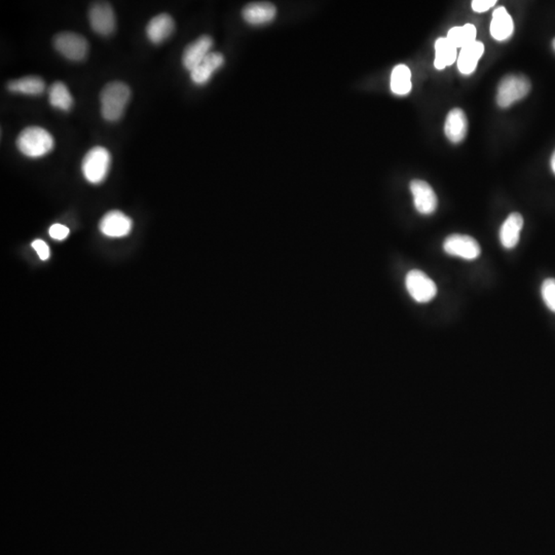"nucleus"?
Wrapping results in <instances>:
<instances>
[{
    "label": "nucleus",
    "mask_w": 555,
    "mask_h": 555,
    "mask_svg": "<svg viewBox=\"0 0 555 555\" xmlns=\"http://www.w3.org/2000/svg\"><path fill=\"white\" fill-rule=\"evenodd\" d=\"M130 88L121 81L108 83L100 95L102 117L108 122H117L124 115L130 100Z\"/></svg>",
    "instance_id": "1"
},
{
    "label": "nucleus",
    "mask_w": 555,
    "mask_h": 555,
    "mask_svg": "<svg viewBox=\"0 0 555 555\" xmlns=\"http://www.w3.org/2000/svg\"><path fill=\"white\" fill-rule=\"evenodd\" d=\"M17 146L23 155L40 158L47 155L55 146L53 136L40 127H28L20 133Z\"/></svg>",
    "instance_id": "2"
},
{
    "label": "nucleus",
    "mask_w": 555,
    "mask_h": 555,
    "mask_svg": "<svg viewBox=\"0 0 555 555\" xmlns=\"http://www.w3.org/2000/svg\"><path fill=\"white\" fill-rule=\"evenodd\" d=\"M111 156L104 147L96 146L88 151L81 164L83 176L93 185H99L105 180L110 171Z\"/></svg>",
    "instance_id": "3"
},
{
    "label": "nucleus",
    "mask_w": 555,
    "mask_h": 555,
    "mask_svg": "<svg viewBox=\"0 0 555 555\" xmlns=\"http://www.w3.org/2000/svg\"><path fill=\"white\" fill-rule=\"evenodd\" d=\"M531 90L529 78L523 76H508L501 81L498 88L497 102L500 107L506 108L522 100Z\"/></svg>",
    "instance_id": "4"
},
{
    "label": "nucleus",
    "mask_w": 555,
    "mask_h": 555,
    "mask_svg": "<svg viewBox=\"0 0 555 555\" xmlns=\"http://www.w3.org/2000/svg\"><path fill=\"white\" fill-rule=\"evenodd\" d=\"M405 284L411 298L418 303H429L436 296V284L419 269H412L407 274Z\"/></svg>",
    "instance_id": "5"
},
{
    "label": "nucleus",
    "mask_w": 555,
    "mask_h": 555,
    "mask_svg": "<svg viewBox=\"0 0 555 555\" xmlns=\"http://www.w3.org/2000/svg\"><path fill=\"white\" fill-rule=\"evenodd\" d=\"M54 45L61 55L71 61L83 60L89 49L86 38L72 33L58 34L54 40Z\"/></svg>",
    "instance_id": "6"
},
{
    "label": "nucleus",
    "mask_w": 555,
    "mask_h": 555,
    "mask_svg": "<svg viewBox=\"0 0 555 555\" xmlns=\"http://www.w3.org/2000/svg\"><path fill=\"white\" fill-rule=\"evenodd\" d=\"M443 249L448 255L464 258L466 260L477 259L481 252L477 240L470 235H455L446 238Z\"/></svg>",
    "instance_id": "7"
},
{
    "label": "nucleus",
    "mask_w": 555,
    "mask_h": 555,
    "mask_svg": "<svg viewBox=\"0 0 555 555\" xmlns=\"http://www.w3.org/2000/svg\"><path fill=\"white\" fill-rule=\"evenodd\" d=\"M90 27L95 33L107 36L115 31L117 20L115 11L108 4H96L89 11Z\"/></svg>",
    "instance_id": "8"
},
{
    "label": "nucleus",
    "mask_w": 555,
    "mask_h": 555,
    "mask_svg": "<svg viewBox=\"0 0 555 555\" xmlns=\"http://www.w3.org/2000/svg\"><path fill=\"white\" fill-rule=\"evenodd\" d=\"M411 190L414 196V207L423 215L432 214L437 208V197L429 183L423 180H412Z\"/></svg>",
    "instance_id": "9"
},
{
    "label": "nucleus",
    "mask_w": 555,
    "mask_h": 555,
    "mask_svg": "<svg viewBox=\"0 0 555 555\" xmlns=\"http://www.w3.org/2000/svg\"><path fill=\"white\" fill-rule=\"evenodd\" d=\"M132 226V221L124 213L110 211L101 219L99 228L106 237L122 238L130 233Z\"/></svg>",
    "instance_id": "10"
},
{
    "label": "nucleus",
    "mask_w": 555,
    "mask_h": 555,
    "mask_svg": "<svg viewBox=\"0 0 555 555\" xmlns=\"http://www.w3.org/2000/svg\"><path fill=\"white\" fill-rule=\"evenodd\" d=\"M213 45L212 38L208 35H203L194 40V42L187 45L183 52L182 63L183 66L189 71H192L197 66L201 64V61L210 54Z\"/></svg>",
    "instance_id": "11"
},
{
    "label": "nucleus",
    "mask_w": 555,
    "mask_h": 555,
    "mask_svg": "<svg viewBox=\"0 0 555 555\" xmlns=\"http://www.w3.org/2000/svg\"><path fill=\"white\" fill-rule=\"evenodd\" d=\"M277 15V8L269 2H253L247 4L242 11L245 21L253 26L267 24Z\"/></svg>",
    "instance_id": "12"
},
{
    "label": "nucleus",
    "mask_w": 555,
    "mask_h": 555,
    "mask_svg": "<svg viewBox=\"0 0 555 555\" xmlns=\"http://www.w3.org/2000/svg\"><path fill=\"white\" fill-rule=\"evenodd\" d=\"M175 29V23L171 16L160 13L149 21L146 27L148 40L153 44H162L167 40Z\"/></svg>",
    "instance_id": "13"
},
{
    "label": "nucleus",
    "mask_w": 555,
    "mask_h": 555,
    "mask_svg": "<svg viewBox=\"0 0 555 555\" xmlns=\"http://www.w3.org/2000/svg\"><path fill=\"white\" fill-rule=\"evenodd\" d=\"M467 129H468V121L465 112L460 108L450 110L446 117L445 127H444L446 137L454 144H460L466 137Z\"/></svg>",
    "instance_id": "14"
},
{
    "label": "nucleus",
    "mask_w": 555,
    "mask_h": 555,
    "mask_svg": "<svg viewBox=\"0 0 555 555\" xmlns=\"http://www.w3.org/2000/svg\"><path fill=\"white\" fill-rule=\"evenodd\" d=\"M224 58L221 53H210L199 66L190 71V78L197 85H205L212 74L223 65Z\"/></svg>",
    "instance_id": "15"
},
{
    "label": "nucleus",
    "mask_w": 555,
    "mask_h": 555,
    "mask_svg": "<svg viewBox=\"0 0 555 555\" xmlns=\"http://www.w3.org/2000/svg\"><path fill=\"white\" fill-rule=\"evenodd\" d=\"M523 226V218L520 213H512L507 217L500 230V241L506 249H512L520 242V230Z\"/></svg>",
    "instance_id": "16"
},
{
    "label": "nucleus",
    "mask_w": 555,
    "mask_h": 555,
    "mask_svg": "<svg viewBox=\"0 0 555 555\" xmlns=\"http://www.w3.org/2000/svg\"><path fill=\"white\" fill-rule=\"evenodd\" d=\"M514 30L513 20L506 8L500 6L493 11L491 23V34L496 40H508Z\"/></svg>",
    "instance_id": "17"
},
{
    "label": "nucleus",
    "mask_w": 555,
    "mask_h": 555,
    "mask_svg": "<svg viewBox=\"0 0 555 555\" xmlns=\"http://www.w3.org/2000/svg\"><path fill=\"white\" fill-rule=\"evenodd\" d=\"M484 52V45L482 42H474L461 49L459 58H457V68L462 74H471L477 69L478 61L481 58Z\"/></svg>",
    "instance_id": "18"
},
{
    "label": "nucleus",
    "mask_w": 555,
    "mask_h": 555,
    "mask_svg": "<svg viewBox=\"0 0 555 555\" xmlns=\"http://www.w3.org/2000/svg\"><path fill=\"white\" fill-rule=\"evenodd\" d=\"M434 66L438 70L450 66L457 59V47L446 37H439L435 42Z\"/></svg>",
    "instance_id": "19"
},
{
    "label": "nucleus",
    "mask_w": 555,
    "mask_h": 555,
    "mask_svg": "<svg viewBox=\"0 0 555 555\" xmlns=\"http://www.w3.org/2000/svg\"><path fill=\"white\" fill-rule=\"evenodd\" d=\"M8 89L11 92L36 96V95H40L45 92V83L38 76H26V78L10 81L8 83Z\"/></svg>",
    "instance_id": "20"
},
{
    "label": "nucleus",
    "mask_w": 555,
    "mask_h": 555,
    "mask_svg": "<svg viewBox=\"0 0 555 555\" xmlns=\"http://www.w3.org/2000/svg\"><path fill=\"white\" fill-rule=\"evenodd\" d=\"M391 90L398 96H404L411 90V72L407 65H397L391 74Z\"/></svg>",
    "instance_id": "21"
},
{
    "label": "nucleus",
    "mask_w": 555,
    "mask_h": 555,
    "mask_svg": "<svg viewBox=\"0 0 555 555\" xmlns=\"http://www.w3.org/2000/svg\"><path fill=\"white\" fill-rule=\"evenodd\" d=\"M477 31L474 25L466 24L462 27H454L448 31V38L455 47H463L477 42Z\"/></svg>",
    "instance_id": "22"
},
{
    "label": "nucleus",
    "mask_w": 555,
    "mask_h": 555,
    "mask_svg": "<svg viewBox=\"0 0 555 555\" xmlns=\"http://www.w3.org/2000/svg\"><path fill=\"white\" fill-rule=\"evenodd\" d=\"M49 103L53 107L68 111L72 107L74 99L66 86L60 81L53 83L49 90Z\"/></svg>",
    "instance_id": "23"
},
{
    "label": "nucleus",
    "mask_w": 555,
    "mask_h": 555,
    "mask_svg": "<svg viewBox=\"0 0 555 555\" xmlns=\"http://www.w3.org/2000/svg\"><path fill=\"white\" fill-rule=\"evenodd\" d=\"M542 298L550 311L555 312V279H547L543 282Z\"/></svg>",
    "instance_id": "24"
},
{
    "label": "nucleus",
    "mask_w": 555,
    "mask_h": 555,
    "mask_svg": "<svg viewBox=\"0 0 555 555\" xmlns=\"http://www.w3.org/2000/svg\"><path fill=\"white\" fill-rule=\"evenodd\" d=\"M49 233L51 238H53L54 240L62 241V240L66 239L68 235H69V228L67 226H62V224L57 223L49 228Z\"/></svg>",
    "instance_id": "25"
},
{
    "label": "nucleus",
    "mask_w": 555,
    "mask_h": 555,
    "mask_svg": "<svg viewBox=\"0 0 555 555\" xmlns=\"http://www.w3.org/2000/svg\"><path fill=\"white\" fill-rule=\"evenodd\" d=\"M31 246L40 256V259L47 260L49 257V246L42 240H35V241L33 242Z\"/></svg>",
    "instance_id": "26"
},
{
    "label": "nucleus",
    "mask_w": 555,
    "mask_h": 555,
    "mask_svg": "<svg viewBox=\"0 0 555 555\" xmlns=\"http://www.w3.org/2000/svg\"><path fill=\"white\" fill-rule=\"evenodd\" d=\"M497 4L496 0H474L472 1L473 11L477 13H484V11H489V8H493Z\"/></svg>",
    "instance_id": "27"
},
{
    "label": "nucleus",
    "mask_w": 555,
    "mask_h": 555,
    "mask_svg": "<svg viewBox=\"0 0 555 555\" xmlns=\"http://www.w3.org/2000/svg\"><path fill=\"white\" fill-rule=\"evenodd\" d=\"M550 164H551L552 171H554V173L555 174V151L554 155L551 156V162H550Z\"/></svg>",
    "instance_id": "28"
},
{
    "label": "nucleus",
    "mask_w": 555,
    "mask_h": 555,
    "mask_svg": "<svg viewBox=\"0 0 555 555\" xmlns=\"http://www.w3.org/2000/svg\"><path fill=\"white\" fill-rule=\"evenodd\" d=\"M552 47H554V49L555 51V38L554 40V42H552Z\"/></svg>",
    "instance_id": "29"
}]
</instances>
